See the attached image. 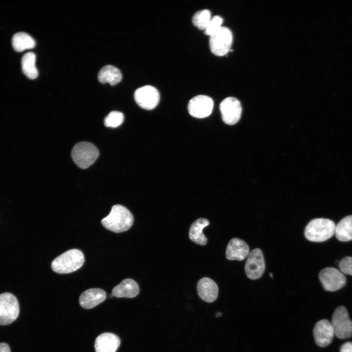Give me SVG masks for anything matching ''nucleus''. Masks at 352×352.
<instances>
[{
    "mask_svg": "<svg viewBox=\"0 0 352 352\" xmlns=\"http://www.w3.org/2000/svg\"><path fill=\"white\" fill-rule=\"evenodd\" d=\"M211 12L208 9L198 11L193 16V23L198 29L205 30L211 19Z\"/></svg>",
    "mask_w": 352,
    "mask_h": 352,
    "instance_id": "nucleus-24",
    "label": "nucleus"
},
{
    "mask_svg": "<svg viewBox=\"0 0 352 352\" xmlns=\"http://www.w3.org/2000/svg\"><path fill=\"white\" fill-rule=\"evenodd\" d=\"M22 67L23 73L30 79H34L38 76L36 67V55L32 52L25 53L22 59Z\"/></svg>",
    "mask_w": 352,
    "mask_h": 352,
    "instance_id": "nucleus-23",
    "label": "nucleus"
},
{
    "mask_svg": "<svg viewBox=\"0 0 352 352\" xmlns=\"http://www.w3.org/2000/svg\"><path fill=\"white\" fill-rule=\"evenodd\" d=\"M334 222L328 219L317 218L311 220L305 229L306 238L311 242H322L330 239L335 230Z\"/></svg>",
    "mask_w": 352,
    "mask_h": 352,
    "instance_id": "nucleus-3",
    "label": "nucleus"
},
{
    "mask_svg": "<svg viewBox=\"0 0 352 352\" xmlns=\"http://www.w3.org/2000/svg\"><path fill=\"white\" fill-rule=\"evenodd\" d=\"M121 343L115 334L104 332L98 335L94 342L95 352H116Z\"/></svg>",
    "mask_w": 352,
    "mask_h": 352,
    "instance_id": "nucleus-14",
    "label": "nucleus"
},
{
    "mask_svg": "<svg viewBox=\"0 0 352 352\" xmlns=\"http://www.w3.org/2000/svg\"><path fill=\"white\" fill-rule=\"evenodd\" d=\"M340 352H352V342H347L344 343L340 348Z\"/></svg>",
    "mask_w": 352,
    "mask_h": 352,
    "instance_id": "nucleus-28",
    "label": "nucleus"
},
{
    "mask_svg": "<svg viewBox=\"0 0 352 352\" xmlns=\"http://www.w3.org/2000/svg\"><path fill=\"white\" fill-rule=\"evenodd\" d=\"M340 271L344 274L352 276V257H345L339 262Z\"/></svg>",
    "mask_w": 352,
    "mask_h": 352,
    "instance_id": "nucleus-27",
    "label": "nucleus"
},
{
    "mask_svg": "<svg viewBox=\"0 0 352 352\" xmlns=\"http://www.w3.org/2000/svg\"><path fill=\"white\" fill-rule=\"evenodd\" d=\"M106 297V292L102 289H88L80 295L79 304L83 308L90 309L103 302Z\"/></svg>",
    "mask_w": 352,
    "mask_h": 352,
    "instance_id": "nucleus-15",
    "label": "nucleus"
},
{
    "mask_svg": "<svg viewBox=\"0 0 352 352\" xmlns=\"http://www.w3.org/2000/svg\"><path fill=\"white\" fill-rule=\"evenodd\" d=\"M85 258L81 251L77 249H69L52 262V269L56 273L66 274L76 271L82 267Z\"/></svg>",
    "mask_w": 352,
    "mask_h": 352,
    "instance_id": "nucleus-2",
    "label": "nucleus"
},
{
    "mask_svg": "<svg viewBox=\"0 0 352 352\" xmlns=\"http://www.w3.org/2000/svg\"><path fill=\"white\" fill-rule=\"evenodd\" d=\"M12 44L14 49L17 52L32 49L36 45L34 39L28 34L22 32L17 33L13 35Z\"/></svg>",
    "mask_w": 352,
    "mask_h": 352,
    "instance_id": "nucleus-22",
    "label": "nucleus"
},
{
    "mask_svg": "<svg viewBox=\"0 0 352 352\" xmlns=\"http://www.w3.org/2000/svg\"><path fill=\"white\" fill-rule=\"evenodd\" d=\"M269 276H270L271 278L273 277V275H272V274L271 273H269Z\"/></svg>",
    "mask_w": 352,
    "mask_h": 352,
    "instance_id": "nucleus-30",
    "label": "nucleus"
},
{
    "mask_svg": "<svg viewBox=\"0 0 352 352\" xmlns=\"http://www.w3.org/2000/svg\"><path fill=\"white\" fill-rule=\"evenodd\" d=\"M331 324L337 337L345 339L352 336V321L344 306H339L335 309Z\"/></svg>",
    "mask_w": 352,
    "mask_h": 352,
    "instance_id": "nucleus-7",
    "label": "nucleus"
},
{
    "mask_svg": "<svg viewBox=\"0 0 352 352\" xmlns=\"http://www.w3.org/2000/svg\"><path fill=\"white\" fill-rule=\"evenodd\" d=\"M209 224L208 220L199 218L196 220L191 225L189 232L190 239L200 245H204L207 242V239L203 233V229Z\"/></svg>",
    "mask_w": 352,
    "mask_h": 352,
    "instance_id": "nucleus-19",
    "label": "nucleus"
},
{
    "mask_svg": "<svg viewBox=\"0 0 352 352\" xmlns=\"http://www.w3.org/2000/svg\"><path fill=\"white\" fill-rule=\"evenodd\" d=\"M249 253V248L245 242L239 238H233L227 246L226 257L229 260L242 261Z\"/></svg>",
    "mask_w": 352,
    "mask_h": 352,
    "instance_id": "nucleus-16",
    "label": "nucleus"
},
{
    "mask_svg": "<svg viewBox=\"0 0 352 352\" xmlns=\"http://www.w3.org/2000/svg\"><path fill=\"white\" fill-rule=\"evenodd\" d=\"M139 292V287L135 281L127 278L123 280L112 290V294L117 298H133Z\"/></svg>",
    "mask_w": 352,
    "mask_h": 352,
    "instance_id": "nucleus-18",
    "label": "nucleus"
},
{
    "mask_svg": "<svg viewBox=\"0 0 352 352\" xmlns=\"http://www.w3.org/2000/svg\"><path fill=\"white\" fill-rule=\"evenodd\" d=\"M123 114L118 111H112L105 118L104 124L107 127L116 128L123 122Z\"/></svg>",
    "mask_w": 352,
    "mask_h": 352,
    "instance_id": "nucleus-25",
    "label": "nucleus"
},
{
    "mask_svg": "<svg viewBox=\"0 0 352 352\" xmlns=\"http://www.w3.org/2000/svg\"><path fill=\"white\" fill-rule=\"evenodd\" d=\"M232 41L233 36L231 30L227 27L221 26L215 33L210 36V50L216 56H224L230 50Z\"/></svg>",
    "mask_w": 352,
    "mask_h": 352,
    "instance_id": "nucleus-6",
    "label": "nucleus"
},
{
    "mask_svg": "<svg viewBox=\"0 0 352 352\" xmlns=\"http://www.w3.org/2000/svg\"><path fill=\"white\" fill-rule=\"evenodd\" d=\"M20 312L19 304L12 293L0 294V325H7L14 322Z\"/></svg>",
    "mask_w": 352,
    "mask_h": 352,
    "instance_id": "nucleus-5",
    "label": "nucleus"
},
{
    "mask_svg": "<svg viewBox=\"0 0 352 352\" xmlns=\"http://www.w3.org/2000/svg\"><path fill=\"white\" fill-rule=\"evenodd\" d=\"M320 281L325 290L334 291L343 287L346 278L343 273L334 267H326L321 270L319 274Z\"/></svg>",
    "mask_w": 352,
    "mask_h": 352,
    "instance_id": "nucleus-8",
    "label": "nucleus"
},
{
    "mask_svg": "<svg viewBox=\"0 0 352 352\" xmlns=\"http://www.w3.org/2000/svg\"><path fill=\"white\" fill-rule=\"evenodd\" d=\"M265 265L262 250L255 248L249 253L245 264V272L250 279L256 280L262 277Z\"/></svg>",
    "mask_w": 352,
    "mask_h": 352,
    "instance_id": "nucleus-10",
    "label": "nucleus"
},
{
    "mask_svg": "<svg viewBox=\"0 0 352 352\" xmlns=\"http://www.w3.org/2000/svg\"><path fill=\"white\" fill-rule=\"evenodd\" d=\"M197 291L198 296L202 300L207 303H211L217 298L219 288L213 280L204 277L198 281Z\"/></svg>",
    "mask_w": 352,
    "mask_h": 352,
    "instance_id": "nucleus-17",
    "label": "nucleus"
},
{
    "mask_svg": "<svg viewBox=\"0 0 352 352\" xmlns=\"http://www.w3.org/2000/svg\"><path fill=\"white\" fill-rule=\"evenodd\" d=\"M134 98L139 107L150 110L154 109L158 105L160 94L155 88L146 85L136 89L134 93Z\"/></svg>",
    "mask_w": 352,
    "mask_h": 352,
    "instance_id": "nucleus-9",
    "label": "nucleus"
},
{
    "mask_svg": "<svg viewBox=\"0 0 352 352\" xmlns=\"http://www.w3.org/2000/svg\"><path fill=\"white\" fill-rule=\"evenodd\" d=\"M0 352H11L8 345L5 343H0Z\"/></svg>",
    "mask_w": 352,
    "mask_h": 352,
    "instance_id": "nucleus-29",
    "label": "nucleus"
},
{
    "mask_svg": "<svg viewBox=\"0 0 352 352\" xmlns=\"http://www.w3.org/2000/svg\"><path fill=\"white\" fill-rule=\"evenodd\" d=\"M334 335L331 323L326 319L318 321L313 329V335L316 344L325 347L332 341Z\"/></svg>",
    "mask_w": 352,
    "mask_h": 352,
    "instance_id": "nucleus-13",
    "label": "nucleus"
},
{
    "mask_svg": "<svg viewBox=\"0 0 352 352\" xmlns=\"http://www.w3.org/2000/svg\"><path fill=\"white\" fill-rule=\"evenodd\" d=\"M222 19L219 16H215L212 18L204 30V33L209 36L215 33L222 26Z\"/></svg>",
    "mask_w": 352,
    "mask_h": 352,
    "instance_id": "nucleus-26",
    "label": "nucleus"
},
{
    "mask_svg": "<svg viewBox=\"0 0 352 352\" xmlns=\"http://www.w3.org/2000/svg\"><path fill=\"white\" fill-rule=\"evenodd\" d=\"M133 222V217L131 212L120 204L113 205L110 214L101 220V223L105 228L115 233L127 231Z\"/></svg>",
    "mask_w": 352,
    "mask_h": 352,
    "instance_id": "nucleus-1",
    "label": "nucleus"
},
{
    "mask_svg": "<svg viewBox=\"0 0 352 352\" xmlns=\"http://www.w3.org/2000/svg\"><path fill=\"white\" fill-rule=\"evenodd\" d=\"M222 121L226 124L232 125L240 120L242 106L236 98L228 97L223 99L220 105Z\"/></svg>",
    "mask_w": 352,
    "mask_h": 352,
    "instance_id": "nucleus-11",
    "label": "nucleus"
},
{
    "mask_svg": "<svg viewBox=\"0 0 352 352\" xmlns=\"http://www.w3.org/2000/svg\"><path fill=\"white\" fill-rule=\"evenodd\" d=\"M336 238L341 242L352 240V215L343 218L335 226Z\"/></svg>",
    "mask_w": 352,
    "mask_h": 352,
    "instance_id": "nucleus-21",
    "label": "nucleus"
},
{
    "mask_svg": "<svg viewBox=\"0 0 352 352\" xmlns=\"http://www.w3.org/2000/svg\"><path fill=\"white\" fill-rule=\"evenodd\" d=\"M122 78V75L119 69L112 65L103 66L98 74V79L100 83H109L112 86L119 83Z\"/></svg>",
    "mask_w": 352,
    "mask_h": 352,
    "instance_id": "nucleus-20",
    "label": "nucleus"
},
{
    "mask_svg": "<svg viewBox=\"0 0 352 352\" xmlns=\"http://www.w3.org/2000/svg\"><path fill=\"white\" fill-rule=\"evenodd\" d=\"M99 151L93 144L80 142L76 144L71 151L73 161L80 168L86 169L91 165L97 159Z\"/></svg>",
    "mask_w": 352,
    "mask_h": 352,
    "instance_id": "nucleus-4",
    "label": "nucleus"
},
{
    "mask_svg": "<svg viewBox=\"0 0 352 352\" xmlns=\"http://www.w3.org/2000/svg\"><path fill=\"white\" fill-rule=\"evenodd\" d=\"M213 105V101L211 97L205 95H198L189 101L188 110L189 114L192 116L202 118L210 115Z\"/></svg>",
    "mask_w": 352,
    "mask_h": 352,
    "instance_id": "nucleus-12",
    "label": "nucleus"
}]
</instances>
